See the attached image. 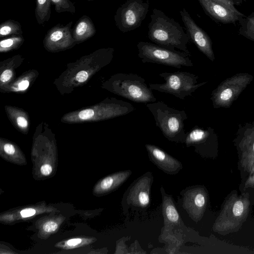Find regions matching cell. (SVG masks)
I'll list each match as a JSON object with an SVG mask.
<instances>
[{"label":"cell","mask_w":254,"mask_h":254,"mask_svg":"<svg viewBox=\"0 0 254 254\" xmlns=\"http://www.w3.org/2000/svg\"><path fill=\"white\" fill-rule=\"evenodd\" d=\"M148 24V37L154 44L171 50L179 49L190 56V39L183 27L162 11L154 8Z\"/></svg>","instance_id":"1"},{"label":"cell","mask_w":254,"mask_h":254,"mask_svg":"<svg viewBox=\"0 0 254 254\" xmlns=\"http://www.w3.org/2000/svg\"><path fill=\"white\" fill-rule=\"evenodd\" d=\"M114 51L113 48H101L82 57L68 66L57 82L67 90L83 85L93 75L111 62Z\"/></svg>","instance_id":"2"},{"label":"cell","mask_w":254,"mask_h":254,"mask_svg":"<svg viewBox=\"0 0 254 254\" xmlns=\"http://www.w3.org/2000/svg\"><path fill=\"white\" fill-rule=\"evenodd\" d=\"M134 110L129 102L107 97L93 106L66 113L61 121L67 124L98 122L126 115Z\"/></svg>","instance_id":"3"},{"label":"cell","mask_w":254,"mask_h":254,"mask_svg":"<svg viewBox=\"0 0 254 254\" xmlns=\"http://www.w3.org/2000/svg\"><path fill=\"white\" fill-rule=\"evenodd\" d=\"M102 88L136 103L156 101L145 79L134 73L114 74L102 84Z\"/></svg>","instance_id":"4"},{"label":"cell","mask_w":254,"mask_h":254,"mask_svg":"<svg viewBox=\"0 0 254 254\" xmlns=\"http://www.w3.org/2000/svg\"><path fill=\"white\" fill-rule=\"evenodd\" d=\"M153 115L156 126L168 140L177 142H185L187 133L185 121L188 119L185 110H179L159 101L146 104Z\"/></svg>","instance_id":"5"},{"label":"cell","mask_w":254,"mask_h":254,"mask_svg":"<svg viewBox=\"0 0 254 254\" xmlns=\"http://www.w3.org/2000/svg\"><path fill=\"white\" fill-rule=\"evenodd\" d=\"M138 56L143 63H151L177 68L193 65L190 55L176 50H171L148 42L137 44Z\"/></svg>","instance_id":"6"},{"label":"cell","mask_w":254,"mask_h":254,"mask_svg":"<svg viewBox=\"0 0 254 254\" xmlns=\"http://www.w3.org/2000/svg\"><path fill=\"white\" fill-rule=\"evenodd\" d=\"M159 75L164 79L165 83H150V89L173 95L182 100L187 96H192L193 92L207 82L197 83L198 76L186 71L165 72L159 73Z\"/></svg>","instance_id":"7"},{"label":"cell","mask_w":254,"mask_h":254,"mask_svg":"<svg viewBox=\"0 0 254 254\" xmlns=\"http://www.w3.org/2000/svg\"><path fill=\"white\" fill-rule=\"evenodd\" d=\"M254 79L248 73H239L222 81L214 89L210 99L215 109L229 108Z\"/></svg>","instance_id":"8"},{"label":"cell","mask_w":254,"mask_h":254,"mask_svg":"<svg viewBox=\"0 0 254 254\" xmlns=\"http://www.w3.org/2000/svg\"><path fill=\"white\" fill-rule=\"evenodd\" d=\"M149 8L148 0H127L116 11L114 16L116 25L123 33L138 28L146 17Z\"/></svg>","instance_id":"9"},{"label":"cell","mask_w":254,"mask_h":254,"mask_svg":"<svg viewBox=\"0 0 254 254\" xmlns=\"http://www.w3.org/2000/svg\"><path fill=\"white\" fill-rule=\"evenodd\" d=\"M72 21L66 25L58 23L50 28L43 39L45 49L50 52H58L69 49L76 44L72 34Z\"/></svg>","instance_id":"10"},{"label":"cell","mask_w":254,"mask_h":254,"mask_svg":"<svg viewBox=\"0 0 254 254\" xmlns=\"http://www.w3.org/2000/svg\"><path fill=\"white\" fill-rule=\"evenodd\" d=\"M180 13L190 40L199 51L211 62H213L215 56L212 49V42L209 35L197 25L185 8L180 11Z\"/></svg>","instance_id":"11"},{"label":"cell","mask_w":254,"mask_h":254,"mask_svg":"<svg viewBox=\"0 0 254 254\" xmlns=\"http://www.w3.org/2000/svg\"><path fill=\"white\" fill-rule=\"evenodd\" d=\"M205 13L217 23L235 24L245 15L213 0H197Z\"/></svg>","instance_id":"12"},{"label":"cell","mask_w":254,"mask_h":254,"mask_svg":"<svg viewBox=\"0 0 254 254\" xmlns=\"http://www.w3.org/2000/svg\"><path fill=\"white\" fill-rule=\"evenodd\" d=\"M96 32L92 19L88 16L83 15L74 25L72 34L76 44H78L92 37Z\"/></svg>","instance_id":"13"},{"label":"cell","mask_w":254,"mask_h":254,"mask_svg":"<svg viewBox=\"0 0 254 254\" xmlns=\"http://www.w3.org/2000/svg\"><path fill=\"white\" fill-rule=\"evenodd\" d=\"M6 114L16 129L23 133L28 131L29 119L24 110L10 106H5Z\"/></svg>","instance_id":"14"},{"label":"cell","mask_w":254,"mask_h":254,"mask_svg":"<svg viewBox=\"0 0 254 254\" xmlns=\"http://www.w3.org/2000/svg\"><path fill=\"white\" fill-rule=\"evenodd\" d=\"M146 148L150 157L166 170L173 169L176 166L177 160L154 145L146 144Z\"/></svg>","instance_id":"15"},{"label":"cell","mask_w":254,"mask_h":254,"mask_svg":"<svg viewBox=\"0 0 254 254\" xmlns=\"http://www.w3.org/2000/svg\"><path fill=\"white\" fill-rule=\"evenodd\" d=\"M36 78V71H30L22 74L17 80L2 88L5 92H23L27 90L32 83L33 78Z\"/></svg>","instance_id":"16"},{"label":"cell","mask_w":254,"mask_h":254,"mask_svg":"<svg viewBox=\"0 0 254 254\" xmlns=\"http://www.w3.org/2000/svg\"><path fill=\"white\" fill-rule=\"evenodd\" d=\"M51 0H36L35 15L40 25L49 21L51 14Z\"/></svg>","instance_id":"17"},{"label":"cell","mask_w":254,"mask_h":254,"mask_svg":"<svg viewBox=\"0 0 254 254\" xmlns=\"http://www.w3.org/2000/svg\"><path fill=\"white\" fill-rule=\"evenodd\" d=\"M238 22L240 25L238 33L254 42V12L242 17Z\"/></svg>","instance_id":"18"},{"label":"cell","mask_w":254,"mask_h":254,"mask_svg":"<svg viewBox=\"0 0 254 254\" xmlns=\"http://www.w3.org/2000/svg\"><path fill=\"white\" fill-rule=\"evenodd\" d=\"M130 174L129 171H125L104 178L100 182V189L103 191H108L120 186L126 180Z\"/></svg>","instance_id":"19"},{"label":"cell","mask_w":254,"mask_h":254,"mask_svg":"<svg viewBox=\"0 0 254 254\" xmlns=\"http://www.w3.org/2000/svg\"><path fill=\"white\" fill-rule=\"evenodd\" d=\"M22 33L21 25L17 21L8 19L2 22L0 25L1 38L22 35Z\"/></svg>","instance_id":"20"},{"label":"cell","mask_w":254,"mask_h":254,"mask_svg":"<svg viewBox=\"0 0 254 254\" xmlns=\"http://www.w3.org/2000/svg\"><path fill=\"white\" fill-rule=\"evenodd\" d=\"M22 35H13L0 42V52L5 53L18 49L24 43Z\"/></svg>","instance_id":"21"},{"label":"cell","mask_w":254,"mask_h":254,"mask_svg":"<svg viewBox=\"0 0 254 254\" xmlns=\"http://www.w3.org/2000/svg\"><path fill=\"white\" fill-rule=\"evenodd\" d=\"M21 56H19V57L15 62V63L21 58ZM4 62L7 65L4 66L1 65V66L3 67V68H0V89L4 87L6 85H7L8 84V82L12 81L11 80L14 77L15 70L14 69L16 67V66H14L15 64H13V65H9L10 63L9 59Z\"/></svg>","instance_id":"22"},{"label":"cell","mask_w":254,"mask_h":254,"mask_svg":"<svg viewBox=\"0 0 254 254\" xmlns=\"http://www.w3.org/2000/svg\"><path fill=\"white\" fill-rule=\"evenodd\" d=\"M55 6V10L58 13L68 12L72 14L76 11L74 3L70 0H51Z\"/></svg>","instance_id":"23"},{"label":"cell","mask_w":254,"mask_h":254,"mask_svg":"<svg viewBox=\"0 0 254 254\" xmlns=\"http://www.w3.org/2000/svg\"><path fill=\"white\" fill-rule=\"evenodd\" d=\"M167 218L172 222H176L179 218V214L175 207L172 204L168 205L165 208Z\"/></svg>","instance_id":"24"},{"label":"cell","mask_w":254,"mask_h":254,"mask_svg":"<svg viewBox=\"0 0 254 254\" xmlns=\"http://www.w3.org/2000/svg\"><path fill=\"white\" fill-rule=\"evenodd\" d=\"M138 200L142 206H146L149 202V196L145 191H141L138 195Z\"/></svg>","instance_id":"25"},{"label":"cell","mask_w":254,"mask_h":254,"mask_svg":"<svg viewBox=\"0 0 254 254\" xmlns=\"http://www.w3.org/2000/svg\"><path fill=\"white\" fill-rule=\"evenodd\" d=\"M205 199L204 196L201 193L196 194L194 198V204L198 207H202L204 205Z\"/></svg>","instance_id":"26"},{"label":"cell","mask_w":254,"mask_h":254,"mask_svg":"<svg viewBox=\"0 0 254 254\" xmlns=\"http://www.w3.org/2000/svg\"><path fill=\"white\" fill-rule=\"evenodd\" d=\"M217 2L221 3L225 7L232 9L237 12H240L238 9L236 8L234 4L230 0H213Z\"/></svg>","instance_id":"27"},{"label":"cell","mask_w":254,"mask_h":254,"mask_svg":"<svg viewBox=\"0 0 254 254\" xmlns=\"http://www.w3.org/2000/svg\"><path fill=\"white\" fill-rule=\"evenodd\" d=\"M58 228L57 224L53 221H49L44 224L43 229L46 232H52L56 230Z\"/></svg>","instance_id":"28"},{"label":"cell","mask_w":254,"mask_h":254,"mask_svg":"<svg viewBox=\"0 0 254 254\" xmlns=\"http://www.w3.org/2000/svg\"><path fill=\"white\" fill-rule=\"evenodd\" d=\"M4 151L9 155L13 154L15 152V147L10 143H5L3 146Z\"/></svg>","instance_id":"29"},{"label":"cell","mask_w":254,"mask_h":254,"mask_svg":"<svg viewBox=\"0 0 254 254\" xmlns=\"http://www.w3.org/2000/svg\"><path fill=\"white\" fill-rule=\"evenodd\" d=\"M40 171L43 175L48 176L51 173L52 167L50 165L46 164L41 166Z\"/></svg>","instance_id":"30"},{"label":"cell","mask_w":254,"mask_h":254,"mask_svg":"<svg viewBox=\"0 0 254 254\" xmlns=\"http://www.w3.org/2000/svg\"><path fill=\"white\" fill-rule=\"evenodd\" d=\"M36 211L33 208H26L20 212V214L23 217H28L35 214Z\"/></svg>","instance_id":"31"},{"label":"cell","mask_w":254,"mask_h":254,"mask_svg":"<svg viewBox=\"0 0 254 254\" xmlns=\"http://www.w3.org/2000/svg\"><path fill=\"white\" fill-rule=\"evenodd\" d=\"M81 239L79 238L72 239L68 240L66 242V244L69 246L76 245L80 243Z\"/></svg>","instance_id":"32"},{"label":"cell","mask_w":254,"mask_h":254,"mask_svg":"<svg viewBox=\"0 0 254 254\" xmlns=\"http://www.w3.org/2000/svg\"><path fill=\"white\" fill-rule=\"evenodd\" d=\"M234 5H239L243 2L246 1V0H230Z\"/></svg>","instance_id":"33"},{"label":"cell","mask_w":254,"mask_h":254,"mask_svg":"<svg viewBox=\"0 0 254 254\" xmlns=\"http://www.w3.org/2000/svg\"><path fill=\"white\" fill-rule=\"evenodd\" d=\"M87 0V1H93V0Z\"/></svg>","instance_id":"34"},{"label":"cell","mask_w":254,"mask_h":254,"mask_svg":"<svg viewBox=\"0 0 254 254\" xmlns=\"http://www.w3.org/2000/svg\"></svg>","instance_id":"35"}]
</instances>
